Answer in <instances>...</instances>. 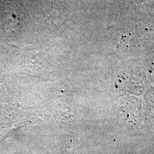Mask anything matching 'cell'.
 Here are the masks:
<instances>
[{"label": "cell", "mask_w": 154, "mask_h": 154, "mask_svg": "<svg viewBox=\"0 0 154 154\" xmlns=\"http://www.w3.org/2000/svg\"><path fill=\"white\" fill-rule=\"evenodd\" d=\"M45 16L53 30H61L66 28L69 21V14L63 5L48 2L45 9Z\"/></svg>", "instance_id": "6da1fadb"}]
</instances>
